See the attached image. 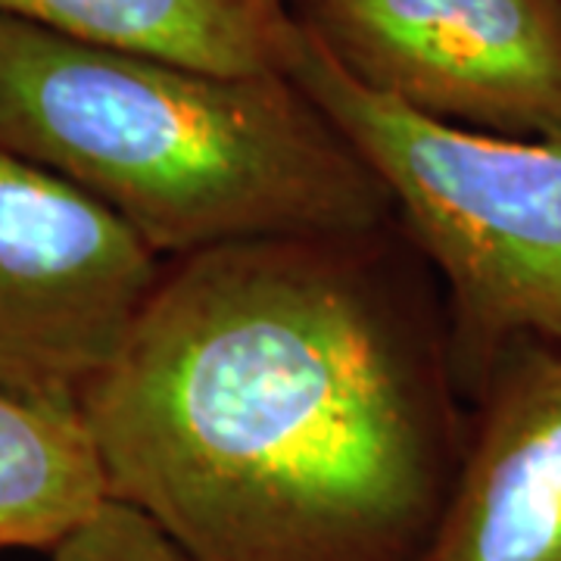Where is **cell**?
<instances>
[{
  "label": "cell",
  "mask_w": 561,
  "mask_h": 561,
  "mask_svg": "<svg viewBox=\"0 0 561 561\" xmlns=\"http://www.w3.org/2000/svg\"><path fill=\"white\" fill-rule=\"evenodd\" d=\"M397 225L169 260L81 402L110 500L187 561H419L468 421Z\"/></svg>",
  "instance_id": "obj_1"
},
{
  "label": "cell",
  "mask_w": 561,
  "mask_h": 561,
  "mask_svg": "<svg viewBox=\"0 0 561 561\" xmlns=\"http://www.w3.org/2000/svg\"><path fill=\"white\" fill-rule=\"evenodd\" d=\"M0 147L72 181L165 262L397 225L381 181L287 72H209L10 16Z\"/></svg>",
  "instance_id": "obj_2"
},
{
  "label": "cell",
  "mask_w": 561,
  "mask_h": 561,
  "mask_svg": "<svg viewBox=\"0 0 561 561\" xmlns=\"http://www.w3.org/2000/svg\"><path fill=\"white\" fill-rule=\"evenodd\" d=\"M290 79L375 172L397 228L440 278L461 397L518 346L561 350V135L427 119L350 79L306 28Z\"/></svg>",
  "instance_id": "obj_3"
},
{
  "label": "cell",
  "mask_w": 561,
  "mask_h": 561,
  "mask_svg": "<svg viewBox=\"0 0 561 561\" xmlns=\"http://www.w3.org/2000/svg\"><path fill=\"white\" fill-rule=\"evenodd\" d=\"M125 221L0 147V390L81 415L162 278Z\"/></svg>",
  "instance_id": "obj_4"
},
{
  "label": "cell",
  "mask_w": 561,
  "mask_h": 561,
  "mask_svg": "<svg viewBox=\"0 0 561 561\" xmlns=\"http://www.w3.org/2000/svg\"><path fill=\"white\" fill-rule=\"evenodd\" d=\"M350 79L427 119L561 135V0H294Z\"/></svg>",
  "instance_id": "obj_5"
},
{
  "label": "cell",
  "mask_w": 561,
  "mask_h": 561,
  "mask_svg": "<svg viewBox=\"0 0 561 561\" xmlns=\"http://www.w3.org/2000/svg\"><path fill=\"white\" fill-rule=\"evenodd\" d=\"M471 402L459 471L419 561H561V350L505 353Z\"/></svg>",
  "instance_id": "obj_6"
},
{
  "label": "cell",
  "mask_w": 561,
  "mask_h": 561,
  "mask_svg": "<svg viewBox=\"0 0 561 561\" xmlns=\"http://www.w3.org/2000/svg\"><path fill=\"white\" fill-rule=\"evenodd\" d=\"M0 16L231 76H290L302 38L294 0H0Z\"/></svg>",
  "instance_id": "obj_7"
},
{
  "label": "cell",
  "mask_w": 561,
  "mask_h": 561,
  "mask_svg": "<svg viewBox=\"0 0 561 561\" xmlns=\"http://www.w3.org/2000/svg\"><path fill=\"white\" fill-rule=\"evenodd\" d=\"M110 500L94 440L76 412L0 390V549H41Z\"/></svg>",
  "instance_id": "obj_8"
},
{
  "label": "cell",
  "mask_w": 561,
  "mask_h": 561,
  "mask_svg": "<svg viewBox=\"0 0 561 561\" xmlns=\"http://www.w3.org/2000/svg\"><path fill=\"white\" fill-rule=\"evenodd\" d=\"M47 556L50 561H187L157 524L116 500L103 502Z\"/></svg>",
  "instance_id": "obj_9"
}]
</instances>
